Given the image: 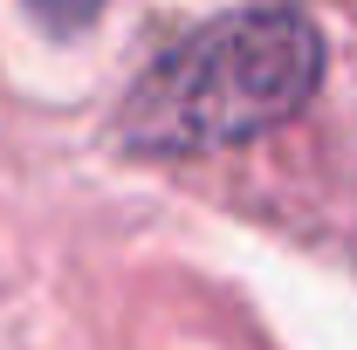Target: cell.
<instances>
[{
  "label": "cell",
  "mask_w": 357,
  "mask_h": 350,
  "mask_svg": "<svg viewBox=\"0 0 357 350\" xmlns=\"http://www.w3.org/2000/svg\"><path fill=\"white\" fill-rule=\"evenodd\" d=\"M323 83V35L310 14L241 7L213 14L124 89L117 144L137 158H199L289 124Z\"/></svg>",
  "instance_id": "1"
}]
</instances>
